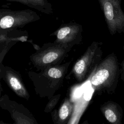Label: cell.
<instances>
[{
    "instance_id": "1",
    "label": "cell",
    "mask_w": 124,
    "mask_h": 124,
    "mask_svg": "<svg viewBox=\"0 0 124 124\" xmlns=\"http://www.w3.org/2000/svg\"><path fill=\"white\" fill-rule=\"evenodd\" d=\"M120 75V67L114 52L108 55L99 62L91 76L90 82L97 94L113 93Z\"/></svg>"
},
{
    "instance_id": "2",
    "label": "cell",
    "mask_w": 124,
    "mask_h": 124,
    "mask_svg": "<svg viewBox=\"0 0 124 124\" xmlns=\"http://www.w3.org/2000/svg\"><path fill=\"white\" fill-rule=\"evenodd\" d=\"M102 46L101 42H92L75 64L74 71L79 80L82 81L91 76L101 62L103 55Z\"/></svg>"
},
{
    "instance_id": "3",
    "label": "cell",
    "mask_w": 124,
    "mask_h": 124,
    "mask_svg": "<svg viewBox=\"0 0 124 124\" xmlns=\"http://www.w3.org/2000/svg\"><path fill=\"white\" fill-rule=\"evenodd\" d=\"M110 33L124 32V13L117 0H98Z\"/></svg>"
},
{
    "instance_id": "4",
    "label": "cell",
    "mask_w": 124,
    "mask_h": 124,
    "mask_svg": "<svg viewBox=\"0 0 124 124\" xmlns=\"http://www.w3.org/2000/svg\"><path fill=\"white\" fill-rule=\"evenodd\" d=\"M100 110L107 120L112 124H121L123 117V109L117 103L109 101L100 107Z\"/></svg>"
},
{
    "instance_id": "5",
    "label": "cell",
    "mask_w": 124,
    "mask_h": 124,
    "mask_svg": "<svg viewBox=\"0 0 124 124\" xmlns=\"http://www.w3.org/2000/svg\"><path fill=\"white\" fill-rule=\"evenodd\" d=\"M78 27H75L74 28H71L69 27H63L58 32L57 37L59 39H63L70 34L78 31Z\"/></svg>"
},
{
    "instance_id": "6",
    "label": "cell",
    "mask_w": 124,
    "mask_h": 124,
    "mask_svg": "<svg viewBox=\"0 0 124 124\" xmlns=\"http://www.w3.org/2000/svg\"><path fill=\"white\" fill-rule=\"evenodd\" d=\"M14 19L12 16H7L2 18L0 20V27L2 29H6L12 26Z\"/></svg>"
},
{
    "instance_id": "7",
    "label": "cell",
    "mask_w": 124,
    "mask_h": 124,
    "mask_svg": "<svg viewBox=\"0 0 124 124\" xmlns=\"http://www.w3.org/2000/svg\"><path fill=\"white\" fill-rule=\"evenodd\" d=\"M58 57L57 53L53 51L49 52L45 55L43 58V62L45 63H48L53 62Z\"/></svg>"
},
{
    "instance_id": "8",
    "label": "cell",
    "mask_w": 124,
    "mask_h": 124,
    "mask_svg": "<svg viewBox=\"0 0 124 124\" xmlns=\"http://www.w3.org/2000/svg\"><path fill=\"white\" fill-rule=\"evenodd\" d=\"M70 108L69 106L66 104H63L61 107L59 111V116L61 120H64L67 118L69 114Z\"/></svg>"
},
{
    "instance_id": "9",
    "label": "cell",
    "mask_w": 124,
    "mask_h": 124,
    "mask_svg": "<svg viewBox=\"0 0 124 124\" xmlns=\"http://www.w3.org/2000/svg\"><path fill=\"white\" fill-rule=\"evenodd\" d=\"M48 75L51 78H58L61 77L62 73L59 69L55 68H52L48 70Z\"/></svg>"
},
{
    "instance_id": "10",
    "label": "cell",
    "mask_w": 124,
    "mask_h": 124,
    "mask_svg": "<svg viewBox=\"0 0 124 124\" xmlns=\"http://www.w3.org/2000/svg\"><path fill=\"white\" fill-rule=\"evenodd\" d=\"M11 86L16 90H19L21 88V85L19 80L15 77H12L10 79Z\"/></svg>"
},
{
    "instance_id": "11",
    "label": "cell",
    "mask_w": 124,
    "mask_h": 124,
    "mask_svg": "<svg viewBox=\"0 0 124 124\" xmlns=\"http://www.w3.org/2000/svg\"><path fill=\"white\" fill-rule=\"evenodd\" d=\"M123 49H124V41L123 43ZM120 67V78L122 81H124V57L123 59V60L122 61Z\"/></svg>"
},
{
    "instance_id": "12",
    "label": "cell",
    "mask_w": 124,
    "mask_h": 124,
    "mask_svg": "<svg viewBox=\"0 0 124 124\" xmlns=\"http://www.w3.org/2000/svg\"><path fill=\"white\" fill-rule=\"evenodd\" d=\"M118 1H120V2H121V0H117Z\"/></svg>"
}]
</instances>
